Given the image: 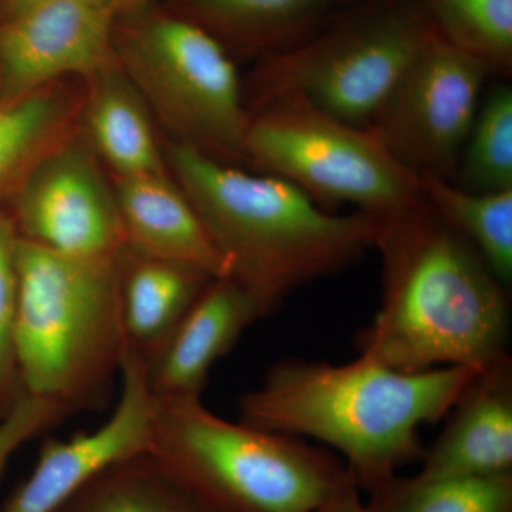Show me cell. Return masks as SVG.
Masks as SVG:
<instances>
[{
	"mask_svg": "<svg viewBox=\"0 0 512 512\" xmlns=\"http://www.w3.org/2000/svg\"><path fill=\"white\" fill-rule=\"evenodd\" d=\"M382 298L360 355L400 372L471 367L478 372L507 356V286L476 248L429 202L380 218Z\"/></svg>",
	"mask_w": 512,
	"mask_h": 512,
	"instance_id": "cell-1",
	"label": "cell"
},
{
	"mask_svg": "<svg viewBox=\"0 0 512 512\" xmlns=\"http://www.w3.org/2000/svg\"><path fill=\"white\" fill-rule=\"evenodd\" d=\"M478 373L463 366L400 372L366 355L345 365L281 360L239 400V421L333 448L369 493L420 460L421 426L447 417Z\"/></svg>",
	"mask_w": 512,
	"mask_h": 512,
	"instance_id": "cell-2",
	"label": "cell"
},
{
	"mask_svg": "<svg viewBox=\"0 0 512 512\" xmlns=\"http://www.w3.org/2000/svg\"><path fill=\"white\" fill-rule=\"evenodd\" d=\"M165 161L234 279L275 312L296 289L339 274L373 249L380 218L333 214L295 185L168 141Z\"/></svg>",
	"mask_w": 512,
	"mask_h": 512,
	"instance_id": "cell-3",
	"label": "cell"
},
{
	"mask_svg": "<svg viewBox=\"0 0 512 512\" xmlns=\"http://www.w3.org/2000/svg\"><path fill=\"white\" fill-rule=\"evenodd\" d=\"M126 348L120 255L77 258L19 238L15 349L23 392L73 413L103 409Z\"/></svg>",
	"mask_w": 512,
	"mask_h": 512,
	"instance_id": "cell-4",
	"label": "cell"
},
{
	"mask_svg": "<svg viewBox=\"0 0 512 512\" xmlns=\"http://www.w3.org/2000/svg\"><path fill=\"white\" fill-rule=\"evenodd\" d=\"M147 453L210 512H329L356 484L325 448L222 419L201 397H153Z\"/></svg>",
	"mask_w": 512,
	"mask_h": 512,
	"instance_id": "cell-5",
	"label": "cell"
},
{
	"mask_svg": "<svg viewBox=\"0 0 512 512\" xmlns=\"http://www.w3.org/2000/svg\"><path fill=\"white\" fill-rule=\"evenodd\" d=\"M431 32L423 0H359L295 45L259 60L242 82L249 114L295 94L367 128Z\"/></svg>",
	"mask_w": 512,
	"mask_h": 512,
	"instance_id": "cell-6",
	"label": "cell"
},
{
	"mask_svg": "<svg viewBox=\"0 0 512 512\" xmlns=\"http://www.w3.org/2000/svg\"><path fill=\"white\" fill-rule=\"evenodd\" d=\"M117 64L174 143L247 168L251 114L237 64L207 30L171 12L114 37Z\"/></svg>",
	"mask_w": 512,
	"mask_h": 512,
	"instance_id": "cell-7",
	"label": "cell"
},
{
	"mask_svg": "<svg viewBox=\"0 0 512 512\" xmlns=\"http://www.w3.org/2000/svg\"><path fill=\"white\" fill-rule=\"evenodd\" d=\"M245 157L248 170L282 178L322 207L346 202L386 218L423 200L419 175L369 128L336 119L295 94L252 111Z\"/></svg>",
	"mask_w": 512,
	"mask_h": 512,
	"instance_id": "cell-8",
	"label": "cell"
},
{
	"mask_svg": "<svg viewBox=\"0 0 512 512\" xmlns=\"http://www.w3.org/2000/svg\"><path fill=\"white\" fill-rule=\"evenodd\" d=\"M488 70L433 29L369 128L414 174H456Z\"/></svg>",
	"mask_w": 512,
	"mask_h": 512,
	"instance_id": "cell-9",
	"label": "cell"
},
{
	"mask_svg": "<svg viewBox=\"0 0 512 512\" xmlns=\"http://www.w3.org/2000/svg\"><path fill=\"white\" fill-rule=\"evenodd\" d=\"M13 197L9 215L19 238L77 258H116L123 252L114 185L79 134L47 153Z\"/></svg>",
	"mask_w": 512,
	"mask_h": 512,
	"instance_id": "cell-10",
	"label": "cell"
},
{
	"mask_svg": "<svg viewBox=\"0 0 512 512\" xmlns=\"http://www.w3.org/2000/svg\"><path fill=\"white\" fill-rule=\"evenodd\" d=\"M114 15L106 0H42L0 29V97L19 99L113 66ZM0 101V103H2Z\"/></svg>",
	"mask_w": 512,
	"mask_h": 512,
	"instance_id": "cell-11",
	"label": "cell"
},
{
	"mask_svg": "<svg viewBox=\"0 0 512 512\" xmlns=\"http://www.w3.org/2000/svg\"><path fill=\"white\" fill-rule=\"evenodd\" d=\"M153 396L144 363L126 348L120 366V394L109 419L70 439L43 443L35 467L13 490L0 512H57L87 481L124 458L147 453Z\"/></svg>",
	"mask_w": 512,
	"mask_h": 512,
	"instance_id": "cell-12",
	"label": "cell"
},
{
	"mask_svg": "<svg viewBox=\"0 0 512 512\" xmlns=\"http://www.w3.org/2000/svg\"><path fill=\"white\" fill-rule=\"evenodd\" d=\"M262 318L258 303L234 279H211L163 345L143 360L153 397H201L212 367Z\"/></svg>",
	"mask_w": 512,
	"mask_h": 512,
	"instance_id": "cell-13",
	"label": "cell"
},
{
	"mask_svg": "<svg viewBox=\"0 0 512 512\" xmlns=\"http://www.w3.org/2000/svg\"><path fill=\"white\" fill-rule=\"evenodd\" d=\"M446 427L424 447L423 480L512 476L510 355L481 370L451 407Z\"/></svg>",
	"mask_w": 512,
	"mask_h": 512,
	"instance_id": "cell-14",
	"label": "cell"
},
{
	"mask_svg": "<svg viewBox=\"0 0 512 512\" xmlns=\"http://www.w3.org/2000/svg\"><path fill=\"white\" fill-rule=\"evenodd\" d=\"M113 185L124 248L228 278L227 261L170 173L114 178Z\"/></svg>",
	"mask_w": 512,
	"mask_h": 512,
	"instance_id": "cell-15",
	"label": "cell"
},
{
	"mask_svg": "<svg viewBox=\"0 0 512 512\" xmlns=\"http://www.w3.org/2000/svg\"><path fill=\"white\" fill-rule=\"evenodd\" d=\"M359 0H177L175 15L220 42L232 59L275 55Z\"/></svg>",
	"mask_w": 512,
	"mask_h": 512,
	"instance_id": "cell-16",
	"label": "cell"
},
{
	"mask_svg": "<svg viewBox=\"0 0 512 512\" xmlns=\"http://www.w3.org/2000/svg\"><path fill=\"white\" fill-rule=\"evenodd\" d=\"M84 83L82 124L87 143L114 178L170 173L153 114L119 64Z\"/></svg>",
	"mask_w": 512,
	"mask_h": 512,
	"instance_id": "cell-17",
	"label": "cell"
},
{
	"mask_svg": "<svg viewBox=\"0 0 512 512\" xmlns=\"http://www.w3.org/2000/svg\"><path fill=\"white\" fill-rule=\"evenodd\" d=\"M211 279L192 266L124 248L120 254V302L127 348L147 360Z\"/></svg>",
	"mask_w": 512,
	"mask_h": 512,
	"instance_id": "cell-18",
	"label": "cell"
},
{
	"mask_svg": "<svg viewBox=\"0 0 512 512\" xmlns=\"http://www.w3.org/2000/svg\"><path fill=\"white\" fill-rule=\"evenodd\" d=\"M84 92L69 80L0 103V198L16 191L47 153L77 133Z\"/></svg>",
	"mask_w": 512,
	"mask_h": 512,
	"instance_id": "cell-19",
	"label": "cell"
},
{
	"mask_svg": "<svg viewBox=\"0 0 512 512\" xmlns=\"http://www.w3.org/2000/svg\"><path fill=\"white\" fill-rule=\"evenodd\" d=\"M57 512H210L148 453L101 470Z\"/></svg>",
	"mask_w": 512,
	"mask_h": 512,
	"instance_id": "cell-20",
	"label": "cell"
},
{
	"mask_svg": "<svg viewBox=\"0 0 512 512\" xmlns=\"http://www.w3.org/2000/svg\"><path fill=\"white\" fill-rule=\"evenodd\" d=\"M424 200L466 238L504 286L512 282V190L473 192L447 178L420 175Z\"/></svg>",
	"mask_w": 512,
	"mask_h": 512,
	"instance_id": "cell-21",
	"label": "cell"
},
{
	"mask_svg": "<svg viewBox=\"0 0 512 512\" xmlns=\"http://www.w3.org/2000/svg\"><path fill=\"white\" fill-rule=\"evenodd\" d=\"M366 494L367 512H512V476L423 480L397 474Z\"/></svg>",
	"mask_w": 512,
	"mask_h": 512,
	"instance_id": "cell-22",
	"label": "cell"
},
{
	"mask_svg": "<svg viewBox=\"0 0 512 512\" xmlns=\"http://www.w3.org/2000/svg\"><path fill=\"white\" fill-rule=\"evenodd\" d=\"M433 29L490 74L512 72V0H423Z\"/></svg>",
	"mask_w": 512,
	"mask_h": 512,
	"instance_id": "cell-23",
	"label": "cell"
},
{
	"mask_svg": "<svg viewBox=\"0 0 512 512\" xmlns=\"http://www.w3.org/2000/svg\"><path fill=\"white\" fill-rule=\"evenodd\" d=\"M456 173L463 190H512V89L507 84H497L481 99Z\"/></svg>",
	"mask_w": 512,
	"mask_h": 512,
	"instance_id": "cell-24",
	"label": "cell"
},
{
	"mask_svg": "<svg viewBox=\"0 0 512 512\" xmlns=\"http://www.w3.org/2000/svg\"><path fill=\"white\" fill-rule=\"evenodd\" d=\"M19 234L8 212L0 211V419L23 393L15 349L18 309Z\"/></svg>",
	"mask_w": 512,
	"mask_h": 512,
	"instance_id": "cell-25",
	"label": "cell"
},
{
	"mask_svg": "<svg viewBox=\"0 0 512 512\" xmlns=\"http://www.w3.org/2000/svg\"><path fill=\"white\" fill-rule=\"evenodd\" d=\"M72 414V410L62 403L23 392L18 402L0 419V480L20 448Z\"/></svg>",
	"mask_w": 512,
	"mask_h": 512,
	"instance_id": "cell-26",
	"label": "cell"
},
{
	"mask_svg": "<svg viewBox=\"0 0 512 512\" xmlns=\"http://www.w3.org/2000/svg\"><path fill=\"white\" fill-rule=\"evenodd\" d=\"M360 493L362 491L356 484L349 485L329 512H367L365 501L362 500Z\"/></svg>",
	"mask_w": 512,
	"mask_h": 512,
	"instance_id": "cell-27",
	"label": "cell"
},
{
	"mask_svg": "<svg viewBox=\"0 0 512 512\" xmlns=\"http://www.w3.org/2000/svg\"><path fill=\"white\" fill-rule=\"evenodd\" d=\"M116 16H128L141 12L150 0H106Z\"/></svg>",
	"mask_w": 512,
	"mask_h": 512,
	"instance_id": "cell-28",
	"label": "cell"
},
{
	"mask_svg": "<svg viewBox=\"0 0 512 512\" xmlns=\"http://www.w3.org/2000/svg\"><path fill=\"white\" fill-rule=\"evenodd\" d=\"M39 2H42V0H5L6 15H8V18H12V16L18 15V13Z\"/></svg>",
	"mask_w": 512,
	"mask_h": 512,
	"instance_id": "cell-29",
	"label": "cell"
}]
</instances>
